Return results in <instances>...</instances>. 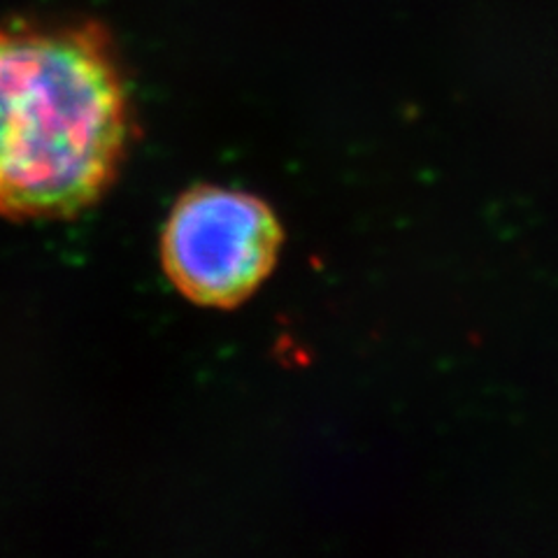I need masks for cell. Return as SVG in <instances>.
<instances>
[{
    "label": "cell",
    "instance_id": "obj_1",
    "mask_svg": "<svg viewBox=\"0 0 558 558\" xmlns=\"http://www.w3.org/2000/svg\"><path fill=\"white\" fill-rule=\"evenodd\" d=\"M131 98L108 31L0 24V217L73 219L112 186Z\"/></svg>",
    "mask_w": 558,
    "mask_h": 558
},
{
    "label": "cell",
    "instance_id": "obj_2",
    "mask_svg": "<svg viewBox=\"0 0 558 558\" xmlns=\"http://www.w3.org/2000/svg\"><path fill=\"white\" fill-rule=\"evenodd\" d=\"M282 223L260 198L226 186H196L174 203L161 238L166 275L184 299L229 310L270 277Z\"/></svg>",
    "mask_w": 558,
    "mask_h": 558
}]
</instances>
